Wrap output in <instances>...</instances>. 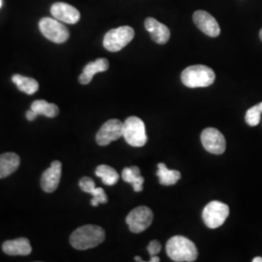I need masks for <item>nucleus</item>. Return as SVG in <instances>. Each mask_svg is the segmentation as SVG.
I'll use <instances>...</instances> for the list:
<instances>
[{"label":"nucleus","mask_w":262,"mask_h":262,"mask_svg":"<svg viewBox=\"0 0 262 262\" xmlns=\"http://www.w3.org/2000/svg\"><path fill=\"white\" fill-rule=\"evenodd\" d=\"M154 214L149 207L140 206L133 209L126 216V224L131 232L141 233L145 231L152 223Z\"/></svg>","instance_id":"nucleus-8"},{"label":"nucleus","mask_w":262,"mask_h":262,"mask_svg":"<svg viewBox=\"0 0 262 262\" xmlns=\"http://www.w3.org/2000/svg\"><path fill=\"white\" fill-rule=\"evenodd\" d=\"M193 21L197 28L210 37H217L221 34V28L219 26V23L206 11H196L193 14Z\"/></svg>","instance_id":"nucleus-11"},{"label":"nucleus","mask_w":262,"mask_h":262,"mask_svg":"<svg viewBox=\"0 0 262 262\" xmlns=\"http://www.w3.org/2000/svg\"><path fill=\"white\" fill-rule=\"evenodd\" d=\"M109 68V61L106 58H98L84 66L83 73L79 77V82L82 84H90L94 76L100 72H105Z\"/></svg>","instance_id":"nucleus-15"},{"label":"nucleus","mask_w":262,"mask_h":262,"mask_svg":"<svg viewBox=\"0 0 262 262\" xmlns=\"http://www.w3.org/2000/svg\"><path fill=\"white\" fill-rule=\"evenodd\" d=\"M12 81L18 86V89L20 92L28 94V95L35 94L39 90V84H38L37 81L33 78L16 74L12 77Z\"/></svg>","instance_id":"nucleus-19"},{"label":"nucleus","mask_w":262,"mask_h":262,"mask_svg":"<svg viewBox=\"0 0 262 262\" xmlns=\"http://www.w3.org/2000/svg\"><path fill=\"white\" fill-rule=\"evenodd\" d=\"M134 29L128 26H123L111 29L104 36V48L107 51L113 53L119 52L130 43L132 39L134 38Z\"/></svg>","instance_id":"nucleus-5"},{"label":"nucleus","mask_w":262,"mask_h":262,"mask_svg":"<svg viewBox=\"0 0 262 262\" xmlns=\"http://www.w3.org/2000/svg\"><path fill=\"white\" fill-rule=\"evenodd\" d=\"M1 5H2V0H0V7H1Z\"/></svg>","instance_id":"nucleus-32"},{"label":"nucleus","mask_w":262,"mask_h":262,"mask_svg":"<svg viewBox=\"0 0 262 262\" xmlns=\"http://www.w3.org/2000/svg\"><path fill=\"white\" fill-rule=\"evenodd\" d=\"M145 28L149 31L151 39L158 44H166L170 39L169 28L154 18H147Z\"/></svg>","instance_id":"nucleus-14"},{"label":"nucleus","mask_w":262,"mask_h":262,"mask_svg":"<svg viewBox=\"0 0 262 262\" xmlns=\"http://www.w3.org/2000/svg\"><path fill=\"white\" fill-rule=\"evenodd\" d=\"M166 253L172 260L177 262L194 261L198 255L194 243L181 235L169 239L166 244Z\"/></svg>","instance_id":"nucleus-2"},{"label":"nucleus","mask_w":262,"mask_h":262,"mask_svg":"<svg viewBox=\"0 0 262 262\" xmlns=\"http://www.w3.org/2000/svg\"><path fill=\"white\" fill-rule=\"evenodd\" d=\"M2 250L8 255H28L32 251L30 242L27 238L6 241L2 245Z\"/></svg>","instance_id":"nucleus-16"},{"label":"nucleus","mask_w":262,"mask_h":262,"mask_svg":"<svg viewBox=\"0 0 262 262\" xmlns=\"http://www.w3.org/2000/svg\"><path fill=\"white\" fill-rule=\"evenodd\" d=\"M31 110L36 115H43L47 118H55L58 113L59 109L56 104L49 103L45 100H36L31 104Z\"/></svg>","instance_id":"nucleus-22"},{"label":"nucleus","mask_w":262,"mask_h":262,"mask_svg":"<svg viewBox=\"0 0 262 262\" xmlns=\"http://www.w3.org/2000/svg\"><path fill=\"white\" fill-rule=\"evenodd\" d=\"M229 215V207L220 201H212L207 204L202 212V219L207 227L215 229L225 224Z\"/></svg>","instance_id":"nucleus-6"},{"label":"nucleus","mask_w":262,"mask_h":262,"mask_svg":"<svg viewBox=\"0 0 262 262\" xmlns=\"http://www.w3.org/2000/svg\"><path fill=\"white\" fill-rule=\"evenodd\" d=\"M262 114V102L250 108L246 114V122L250 126H256L260 122V117Z\"/></svg>","instance_id":"nucleus-23"},{"label":"nucleus","mask_w":262,"mask_h":262,"mask_svg":"<svg viewBox=\"0 0 262 262\" xmlns=\"http://www.w3.org/2000/svg\"><path fill=\"white\" fill-rule=\"evenodd\" d=\"M136 261L143 262V259L141 258L140 256H135V258H134Z\"/></svg>","instance_id":"nucleus-30"},{"label":"nucleus","mask_w":262,"mask_h":262,"mask_svg":"<svg viewBox=\"0 0 262 262\" xmlns=\"http://www.w3.org/2000/svg\"><path fill=\"white\" fill-rule=\"evenodd\" d=\"M201 142L205 150L214 155H222L225 152L226 142L221 131L209 127L201 133Z\"/></svg>","instance_id":"nucleus-10"},{"label":"nucleus","mask_w":262,"mask_h":262,"mask_svg":"<svg viewBox=\"0 0 262 262\" xmlns=\"http://www.w3.org/2000/svg\"><path fill=\"white\" fill-rule=\"evenodd\" d=\"M51 13L55 19L69 25H75L81 19L80 12L64 2L55 3L51 8Z\"/></svg>","instance_id":"nucleus-12"},{"label":"nucleus","mask_w":262,"mask_h":262,"mask_svg":"<svg viewBox=\"0 0 262 262\" xmlns=\"http://www.w3.org/2000/svg\"><path fill=\"white\" fill-rule=\"evenodd\" d=\"M259 37H260V39H261L262 41V28L260 29V32H259Z\"/></svg>","instance_id":"nucleus-31"},{"label":"nucleus","mask_w":262,"mask_h":262,"mask_svg":"<svg viewBox=\"0 0 262 262\" xmlns=\"http://www.w3.org/2000/svg\"><path fill=\"white\" fill-rule=\"evenodd\" d=\"M160 261V259H159V256L158 255H155V256H151V258L150 259V262H159Z\"/></svg>","instance_id":"nucleus-28"},{"label":"nucleus","mask_w":262,"mask_h":262,"mask_svg":"<svg viewBox=\"0 0 262 262\" xmlns=\"http://www.w3.org/2000/svg\"><path fill=\"white\" fill-rule=\"evenodd\" d=\"M122 136L127 144L135 148L145 146L148 141L145 123L138 117L134 116L127 118L123 122Z\"/></svg>","instance_id":"nucleus-4"},{"label":"nucleus","mask_w":262,"mask_h":262,"mask_svg":"<svg viewBox=\"0 0 262 262\" xmlns=\"http://www.w3.org/2000/svg\"><path fill=\"white\" fill-rule=\"evenodd\" d=\"M122 177L124 182L132 185L134 191L139 192L143 190V184L145 179L141 176L140 169L137 166H130L122 170Z\"/></svg>","instance_id":"nucleus-18"},{"label":"nucleus","mask_w":262,"mask_h":262,"mask_svg":"<svg viewBox=\"0 0 262 262\" xmlns=\"http://www.w3.org/2000/svg\"><path fill=\"white\" fill-rule=\"evenodd\" d=\"M157 176L159 177V183L162 186L175 185L181 179V173L177 170H169L164 163H159Z\"/></svg>","instance_id":"nucleus-20"},{"label":"nucleus","mask_w":262,"mask_h":262,"mask_svg":"<svg viewBox=\"0 0 262 262\" xmlns=\"http://www.w3.org/2000/svg\"><path fill=\"white\" fill-rule=\"evenodd\" d=\"M95 175L101 179L104 185L106 186L116 185L120 178L118 172L111 166L106 164L99 165L97 168L95 169Z\"/></svg>","instance_id":"nucleus-21"},{"label":"nucleus","mask_w":262,"mask_h":262,"mask_svg":"<svg viewBox=\"0 0 262 262\" xmlns=\"http://www.w3.org/2000/svg\"><path fill=\"white\" fill-rule=\"evenodd\" d=\"M161 251V244L159 241L154 240L151 241L149 246H148V252L150 253V256H155L157 254H159Z\"/></svg>","instance_id":"nucleus-26"},{"label":"nucleus","mask_w":262,"mask_h":262,"mask_svg":"<svg viewBox=\"0 0 262 262\" xmlns=\"http://www.w3.org/2000/svg\"><path fill=\"white\" fill-rule=\"evenodd\" d=\"M123 133V122L112 119L105 122L96 134V142L99 146H107L113 141L118 140Z\"/></svg>","instance_id":"nucleus-9"},{"label":"nucleus","mask_w":262,"mask_h":262,"mask_svg":"<svg viewBox=\"0 0 262 262\" xmlns=\"http://www.w3.org/2000/svg\"><path fill=\"white\" fill-rule=\"evenodd\" d=\"M92 195H93V199L91 203L93 206H98L99 204H105L108 202V197L106 195L102 187H95Z\"/></svg>","instance_id":"nucleus-24"},{"label":"nucleus","mask_w":262,"mask_h":262,"mask_svg":"<svg viewBox=\"0 0 262 262\" xmlns=\"http://www.w3.org/2000/svg\"><path fill=\"white\" fill-rule=\"evenodd\" d=\"M39 28L45 37L56 44L64 43L70 36L66 26L56 19L43 18L39 21Z\"/></svg>","instance_id":"nucleus-7"},{"label":"nucleus","mask_w":262,"mask_h":262,"mask_svg":"<svg viewBox=\"0 0 262 262\" xmlns=\"http://www.w3.org/2000/svg\"><path fill=\"white\" fill-rule=\"evenodd\" d=\"M26 116H27V119H28V121H30V122H31V121H34V120L37 118V115L33 112L31 109L27 112Z\"/></svg>","instance_id":"nucleus-27"},{"label":"nucleus","mask_w":262,"mask_h":262,"mask_svg":"<svg viewBox=\"0 0 262 262\" xmlns=\"http://www.w3.org/2000/svg\"><path fill=\"white\" fill-rule=\"evenodd\" d=\"M253 262H262V257H254Z\"/></svg>","instance_id":"nucleus-29"},{"label":"nucleus","mask_w":262,"mask_h":262,"mask_svg":"<svg viewBox=\"0 0 262 262\" xmlns=\"http://www.w3.org/2000/svg\"><path fill=\"white\" fill-rule=\"evenodd\" d=\"M20 159L15 152H6L0 156V179L6 178L19 168Z\"/></svg>","instance_id":"nucleus-17"},{"label":"nucleus","mask_w":262,"mask_h":262,"mask_svg":"<svg viewBox=\"0 0 262 262\" xmlns=\"http://www.w3.org/2000/svg\"><path fill=\"white\" fill-rule=\"evenodd\" d=\"M61 162L55 160L52 162L50 168L43 173L41 178V187L44 191L49 193L56 191L61 178Z\"/></svg>","instance_id":"nucleus-13"},{"label":"nucleus","mask_w":262,"mask_h":262,"mask_svg":"<svg viewBox=\"0 0 262 262\" xmlns=\"http://www.w3.org/2000/svg\"><path fill=\"white\" fill-rule=\"evenodd\" d=\"M105 240V231L98 225H88L77 228L70 236V243L80 251L93 249Z\"/></svg>","instance_id":"nucleus-1"},{"label":"nucleus","mask_w":262,"mask_h":262,"mask_svg":"<svg viewBox=\"0 0 262 262\" xmlns=\"http://www.w3.org/2000/svg\"><path fill=\"white\" fill-rule=\"evenodd\" d=\"M79 186L83 191L86 193H91V194L95 189V183H94V180L90 177H84V178L81 179L79 182Z\"/></svg>","instance_id":"nucleus-25"},{"label":"nucleus","mask_w":262,"mask_h":262,"mask_svg":"<svg viewBox=\"0 0 262 262\" xmlns=\"http://www.w3.org/2000/svg\"><path fill=\"white\" fill-rule=\"evenodd\" d=\"M183 84L187 88H206L214 84L215 74L214 70L206 66H191L186 68L181 75Z\"/></svg>","instance_id":"nucleus-3"}]
</instances>
